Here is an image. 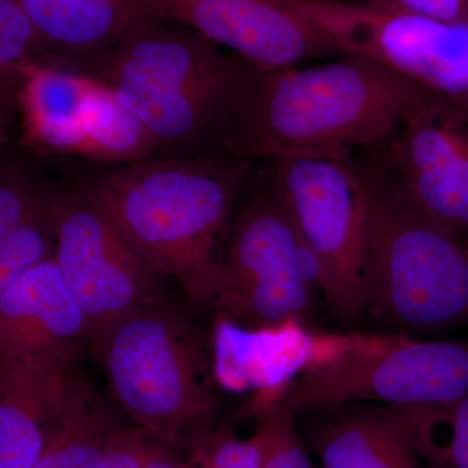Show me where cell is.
Segmentation results:
<instances>
[{
    "instance_id": "6da1fadb",
    "label": "cell",
    "mask_w": 468,
    "mask_h": 468,
    "mask_svg": "<svg viewBox=\"0 0 468 468\" xmlns=\"http://www.w3.org/2000/svg\"><path fill=\"white\" fill-rule=\"evenodd\" d=\"M430 92L371 58L258 70L228 153L255 160H349L396 132Z\"/></svg>"
},
{
    "instance_id": "7a4b0ae2",
    "label": "cell",
    "mask_w": 468,
    "mask_h": 468,
    "mask_svg": "<svg viewBox=\"0 0 468 468\" xmlns=\"http://www.w3.org/2000/svg\"><path fill=\"white\" fill-rule=\"evenodd\" d=\"M252 165L228 151L151 156L113 165L89 187L154 272L202 309L220 288V243Z\"/></svg>"
},
{
    "instance_id": "3957f363",
    "label": "cell",
    "mask_w": 468,
    "mask_h": 468,
    "mask_svg": "<svg viewBox=\"0 0 468 468\" xmlns=\"http://www.w3.org/2000/svg\"><path fill=\"white\" fill-rule=\"evenodd\" d=\"M181 27L155 20L107 50L52 63L109 86L146 126L158 156L227 151L260 69Z\"/></svg>"
},
{
    "instance_id": "277c9868",
    "label": "cell",
    "mask_w": 468,
    "mask_h": 468,
    "mask_svg": "<svg viewBox=\"0 0 468 468\" xmlns=\"http://www.w3.org/2000/svg\"><path fill=\"white\" fill-rule=\"evenodd\" d=\"M367 185L366 313L420 337L468 325V245L421 207L374 150Z\"/></svg>"
},
{
    "instance_id": "5b68a950",
    "label": "cell",
    "mask_w": 468,
    "mask_h": 468,
    "mask_svg": "<svg viewBox=\"0 0 468 468\" xmlns=\"http://www.w3.org/2000/svg\"><path fill=\"white\" fill-rule=\"evenodd\" d=\"M113 399L137 427L187 451L208 430L215 399L192 326L159 301L92 338Z\"/></svg>"
},
{
    "instance_id": "8992f818",
    "label": "cell",
    "mask_w": 468,
    "mask_h": 468,
    "mask_svg": "<svg viewBox=\"0 0 468 468\" xmlns=\"http://www.w3.org/2000/svg\"><path fill=\"white\" fill-rule=\"evenodd\" d=\"M467 393L468 340L356 335L338 358L301 375L282 405L292 412L358 402L430 409Z\"/></svg>"
},
{
    "instance_id": "52a82bcc",
    "label": "cell",
    "mask_w": 468,
    "mask_h": 468,
    "mask_svg": "<svg viewBox=\"0 0 468 468\" xmlns=\"http://www.w3.org/2000/svg\"><path fill=\"white\" fill-rule=\"evenodd\" d=\"M266 185L322 267V292L338 318L366 313L367 185L356 158L267 162Z\"/></svg>"
},
{
    "instance_id": "ba28073f",
    "label": "cell",
    "mask_w": 468,
    "mask_h": 468,
    "mask_svg": "<svg viewBox=\"0 0 468 468\" xmlns=\"http://www.w3.org/2000/svg\"><path fill=\"white\" fill-rule=\"evenodd\" d=\"M322 282L319 261L266 185L228 233L218 316L248 328L302 319Z\"/></svg>"
},
{
    "instance_id": "9c48e42d",
    "label": "cell",
    "mask_w": 468,
    "mask_h": 468,
    "mask_svg": "<svg viewBox=\"0 0 468 468\" xmlns=\"http://www.w3.org/2000/svg\"><path fill=\"white\" fill-rule=\"evenodd\" d=\"M282 2L345 55L371 58L431 94L468 104V26L380 3Z\"/></svg>"
},
{
    "instance_id": "30bf717a",
    "label": "cell",
    "mask_w": 468,
    "mask_h": 468,
    "mask_svg": "<svg viewBox=\"0 0 468 468\" xmlns=\"http://www.w3.org/2000/svg\"><path fill=\"white\" fill-rule=\"evenodd\" d=\"M54 261L91 328V341L144 304L159 301L158 279L89 185L55 190Z\"/></svg>"
},
{
    "instance_id": "8fae6325",
    "label": "cell",
    "mask_w": 468,
    "mask_h": 468,
    "mask_svg": "<svg viewBox=\"0 0 468 468\" xmlns=\"http://www.w3.org/2000/svg\"><path fill=\"white\" fill-rule=\"evenodd\" d=\"M372 150L421 207L468 245V104L430 92Z\"/></svg>"
},
{
    "instance_id": "7c38bea8",
    "label": "cell",
    "mask_w": 468,
    "mask_h": 468,
    "mask_svg": "<svg viewBox=\"0 0 468 468\" xmlns=\"http://www.w3.org/2000/svg\"><path fill=\"white\" fill-rule=\"evenodd\" d=\"M156 20L180 24L261 70L300 66L338 52L282 0H144Z\"/></svg>"
},
{
    "instance_id": "4fadbf2b",
    "label": "cell",
    "mask_w": 468,
    "mask_h": 468,
    "mask_svg": "<svg viewBox=\"0 0 468 468\" xmlns=\"http://www.w3.org/2000/svg\"><path fill=\"white\" fill-rule=\"evenodd\" d=\"M356 335L310 331L300 318L248 328L218 316L215 332V377L228 389L255 388V415L275 408L292 383L311 368L345 353Z\"/></svg>"
},
{
    "instance_id": "5bb4252c",
    "label": "cell",
    "mask_w": 468,
    "mask_h": 468,
    "mask_svg": "<svg viewBox=\"0 0 468 468\" xmlns=\"http://www.w3.org/2000/svg\"><path fill=\"white\" fill-rule=\"evenodd\" d=\"M85 340L91 341L90 324L54 258L0 295L2 365L76 360Z\"/></svg>"
},
{
    "instance_id": "9a60e30c",
    "label": "cell",
    "mask_w": 468,
    "mask_h": 468,
    "mask_svg": "<svg viewBox=\"0 0 468 468\" xmlns=\"http://www.w3.org/2000/svg\"><path fill=\"white\" fill-rule=\"evenodd\" d=\"M90 393L76 360L0 363V468H32L60 419Z\"/></svg>"
},
{
    "instance_id": "2e32d148",
    "label": "cell",
    "mask_w": 468,
    "mask_h": 468,
    "mask_svg": "<svg viewBox=\"0 0 468 468\" xmlns=\"http://www.w3.org/2000/svg\"><path fill=\"white\" fill-rule=\"evenodd\" d=\"M415 408L358 409L314 424L307 445L318 468H426L412 443Z\"/></svg>"
},
{
    "instance_id": "e0dca14e",
    "label": "cell",
    "mask_w": 468,
    "mask_h": 468,
    "mask_svg": "<svg viewBox=\"0 0 468 468\" xmlns=\"http://www.w3.org/2000/svg\"><path fill=\"white\" fill-rule=\"evenodd\" d=\"M48 60L88 57L153 23L144 0H18Z\"/></svg>"
},
{
    "instance_id": "ac0fdd59",
    "label": "cell",
    "mask_w": 468,
    "mask_h": 468,
    "mask_svg": "<svg viewBox=\"0 0 468 468\" xmlns=\"http://www.w3.org/2000/svg\"><path fill=\"white\" fill-rule=\"evenodd\" d=\"M18 113L27 146L48 155H80L95 80L46 58L21 67Z\"/></svg>"
},
{
    "instance_id": "d6986e66",
    "label": "cell",
    "mask_w": 468,
    "mask_h": 468,
    "mask_svg": "<svg viewBox=\"0 0 468 468\" xmlns=\"http://www.w3.org/2000/svg\"><path fill=\"white\" fill-rule=\"evenodd\" d=\"M79 156L119 165L158 156V153L141 120L109 86L95 81Z\"/></svg>"
},
{
    "instance_id": "ffe728a7",
    "label": "cell",
    "mask_w": 468,
    "mask_h": 468,
    "mask_svg": "<svg viewBox=\"0 0 468 468\" xmlns=\"http://www.w3.org/2000/svg\"><path fill=\"white\" fill-rule=\"evenodd\" d=\"M117 428L90 393L60 419L32 468H104Z\"/></svg>"
},
{
    "instance_id": "44dd1931",
    "label": "cell",
    "mask_w": 468,
    "mask_h": 468,
    "mask_svg": "<svg viewBox=\"0 0 468 468\" xmlns=\"http://www.w3.org/2000/svg\"><path fill=\"white\" fill-rule=\"evenodd\" d=\"M412 443L426 468H468V393L440 408H415Z\"/></svg>"
},
{
    "instance_id": "7402d4cb",
    "label": "cell",
    "mask_w": 468,
    "mask_h": 468,
    "mask_svg": "<svg viewBox=\"0 0 468 468\" xmlns=\"http://www.w3.org/2000/svg\"><path fill=\"white\" fill-rule=\"evenodd\" d=\"M54 194L55 189L24 163L0 159V236L45 215Z\"/></svg>"
},
{
    "instance_id": "603a6c76",
    "label": "cell",
    "mask_w": 468,
    "mask_h": 468,
    "mask_svg": "<svg viewBox=\"0 0 468 468\" xmlns=\"http://www.w3.org/2000/svg\"><path fill=\"white\" fill-rule=\"evenodd\" d=\"M54 250L51 206L42 217L0 236V295L34 267L54 258Z\"/></svg>"
},
{
    "instance_id": "cb8c5ba5",
    "label": "cell",
    "mask_w": 468,
    "mask_h": 468,
    "mask_svg": "<svg viewBox=\"0 0 468 468\" xmlns=\"http://www.w3.org/2000/svg\"><path fill=\"white\" fill-rule=\"evenodd\" d=\"M257 418L252 436L260 449V468H316L292 410L280 403Z\"/></svg>"
},
{
    "instance_id": "d4e9b609",
    "label": "cell",
    "mask_w": 468,
    "mask_h": 468,
    "mask_svg": "<svg viewBox=\"0 0 468 468\" xmlns=\"http://www.w3.org/2000/svg\"><path fill=\"white\" fill-rule=\"evenodd\" d=\"M193 468H260L254 436L241 439L230 428L206 431L187 449Z\"/></svg>"
},
{
    "instance_id": "484cf974",
    "label": "cell",
    "mask_w": 468,
    "mask_h": 468,
    "mask_svg": "<svg viewBox=\"0 0 468 468\" xmlns=\"http://www.w3.org/2000/svg\"><path fill=\"white\" fill-rule=\"evenodd\" d=\"M33 58H46L18 0H0V75H16Z\"/></svg>"
},
{
    "instance_id": "4316f807",
    "label": "cell",
    "mask_w": 468,
    "mask_h": 468,
    "mask_svg": "<svg viewBox=\"0 0 468 468\" xmlns=\"http://www.w3.org/2000/svg\"><path fill=\"white\" fill-rule=\"evenodd\" d=\"M155 439L141 427L117 428L104 468H144Z\"/></svg>"
},
{
    "instance_id": "83f0119b",
    "label": "cell",
    "mask_w": 468,
    "mask_h": 468,
    "mask_svg": "<svg viewBox=\"0 0 468 468\" xmlns=\"http://www.w3.org/2000/svg\"><path fill=\"white\" fill-rule=\"evenodd\" d=\"M344 3H380L414 12L443 23L468 26V0H332Z\"/></svg>"
},
{
    "instance_id": "f1b7e54d",
    "label": "cell",
    "mask_w": 468,
    "mask_h": 468,
    "mask_svg": "<svg viewBox=\"0 0 468 468\" xmlns=\"http://www.w3.org/2000/svg\"><path fill=\"white\" fill-rule=\"evenodd\" d=\"M23 72L16 75H0V149L7 144L9 126L18 112Z\"/></svg>"
},
{
    "instance_id": "f546056e",
    "label": "cell",
    "mask_w": 468,
    "mask_h": 468,
    "mask_svg": "<svg viewBox=\"0 0 468 468\" xmlns=\"http://www.w3.org/2000/svg\"><path fill=\"white\" fill-rule=\"evenodd\" d=\"M144 468H193V464L189 455H184L181 449L155 439Z\"/></svg>"
}]
</instances>
